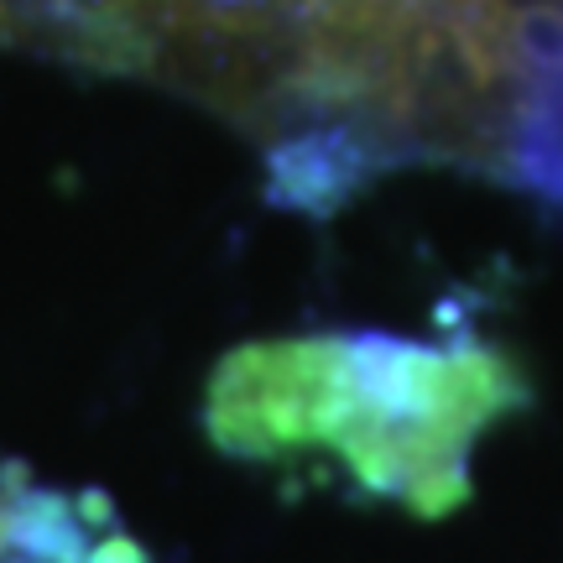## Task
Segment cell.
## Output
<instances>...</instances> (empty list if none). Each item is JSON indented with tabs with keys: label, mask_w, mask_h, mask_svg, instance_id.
Instances as JSON below:
<instances>
[{
	"label": "cell",
	"mask_w": 563,
	"mask_h": 563,
	"mask_svg": "<svg viewBox=\"0 0 563 563\" xmlns=\"http://www.w3.org/2000/svg\"><path fill=\"white\" fill-rule=\"evenodd\" d=\"M0 563H146L100 496L0 464Z\"/></svg>",
	"instance_id": "2"
},
{
	"label": "cell",
	"mask_w": 563,
	"mask_h": 563,
	"mask_svg": "<svg viewBox=\"0 0 563 563\" xmlns=\"http://www.w3.org/2000/svg\"><path fill=\"white\" fill-rule=\"evenodd\" d=\"M522 402V371L496 344L319 334L230 355L209 386V428L251 460L334 454L365 490L449 517L470 501L481 433Z\"/></svg>",
	"instance_id": "1"
},
{
	"label": "cell",
	"mask_w": 563,
	"mask_h": 563,
	"mask_svg": "<svg viewBox=\"0 0 563 563\" xmlns=\"http://www.w3.org/2000/svg\"><path fill=\"white\" fill-rule=\"evenodd\" d=\"M511 173L563 209V16L522 32V104L511 125Z\"/></svg>",
	"instance_id": "3"
}]
</instances>
